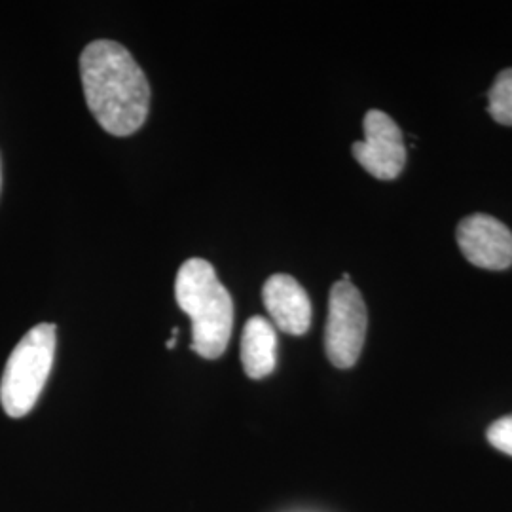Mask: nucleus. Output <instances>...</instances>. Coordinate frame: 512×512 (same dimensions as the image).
Returning <instances> with one entry per match:
<instances>
[{"label":"nucleus","instance_id":"f8f14e48","mask_svg":"<svg viewBox=\"0 0 512 512\" xmlns=\"http://www.w3.org/2000/svg\"><path fill=\"white\" fill-rule=\"evenodd\" d=\"M0 184H2V175H0Z\"/></svg>","mask_w":512,"mask_h":512},{"label":"nucleus","instance_id":"423d86ee","mask_svg":"<svg viewBox=\"0 0 512 512\" xmlns=\"http://www.w3.org/2000/svg\"><path fill=\"white\" fill-rule=\"evenodd\" d=\"M463 256L484 270H507L512 266V232L490 215L476 213L461 220L456 230Z\"/></svg>","mask_w":512,"mask_h":512},{"label":"nucleus","instance_id":"6e6552de","mask_svg":"<svg viewBox=\"0 0 512 512\" xmlns=\"http://www.w3.org/2000/svg\"><path fill=\"white\" fill-rule=\"evenodd\" d=\"M241 363L251 380H262L274 372L277 336L274 325L268 319L255 315L245 323L241 336Z\"/></svg>","mask_w":512,"mask_h":512},{"label":"nucleus","instance_id":"9d476101","mask_svg":"<svg viewBox=\"0 0 512 512\" xmlns=\"http://www.w3.org/2000/svg\"><path fill=\"white\" fill-rule=\"evenodd\" d=\"M486 435H488V442L494 446L495 450L512 456V414L494 421L488 427Z\"/></svg>","mask_w":512,"mask_h":512},{"label":"nucleus","instance_id":"7ed1b4c3","mask_svg":"<svg viewBox=\"0 0 512 512\" xmlns=\"http://www.w3.org/2000/svg\"><path fill=\"white\" fill-rule=\"evenodd\" d=\"M55 355V325L29 330L8 357L0 382V404L10 418L27 416L50 378Z\"/></svg>","mask_w":512,"mask_h":512},{"label":"nucleus","instance_id":"0eeeda50","mask_svg":"<svg viewBox=\"0 0 512 512\" xmlns=\"http://www.w3.org/2000/svg\"><path fill=\"white\" fill-rule=\"evenodd\" d=\"M262 302L277 329L293 336H302L310 329V296L293 275H272L264 283Z\"/></svg>","mask_w":512,"mask_h":512},{"label":"nucleus","instance_id":"9b49d317","mask_svg":"<svg viewBox=\"0 0 512 512\" xmlns=\"http://www.w3.org/2000/svg\"><path fill=\"white\" fill-rule=\"evenodd\" d=\"M177 346V340L175 338H171V340H167V349H173Z\"/></svg>","mask_w":512,"mask_h":512},{"label":"nucleus","instance_id":"f03ea898","mask_svg":"<svg viewBox=\"0 0 512 512\" xmlns=\"http://www.w3.org/2000/svg\"><path fill=\"white\" fill-rule=\"evenodd\" d=\"M179 308L192 321V351L203 359H219L228 348L234 329V302L203 258H190L175 279Z\"/></svg>","mask_w":512,"mask_h":512},{"label":"nucleus","instance_id":"20e7f679","mask_svg":"<svg viewBox=\"0 0 512 512\" xmlns=\"http://www.w3.org/2000/svg\"><path fill=\"white\" fill-rule=\"evenodd\" d=\"M368 313L359 289L351 281H338L330 289L325 349L336 368H351L365 346Z\"/></svg>","mask_w":512,"mask_h":512},{"label":"nucleus","instance_id":"f257e3e1","mask_svg":"<svg viewBox=\"0 0 512 512\" xmlns=\"http://www.w3.org/2000/svg\"><path fill=\"white\" fill-rule=\"evenodd\" d=\"M80 76L93 118L107 133L128 137L147 122V76L122 44L114 40L88 44L80 55Z\"/></svg>","mask_w":512,"mask_h":512},{"label":"nucleus","instance_id":"39448f33","mask_svg":"<svg viewBox=\"0 0 512 512\" xmlns=\"http://www.w3.org/2000/svg\"><path fill=\"white\" fill-rule=\"evenodd\" d=\"M363 128L365 141L353 143V158L380 181L397 179L406 165L403 131L382 110H368Z\"/></svg>","mask_w":512,"mask_h":512},{"label":"nucleus","instance_id":"1a4fd4ad","mask_svg":"<svg viewBox=\"0 0 512 512\" xmlns=\"http://www.w3.org/2000/svg\"><path fill=\"white\" fill-rule=\"evenodd\" d=\"M488 112L497 124L512 126V69L497 74L488 92Z\"/></svg>","mask_w":512,"mask_h":512}]
</instances>
